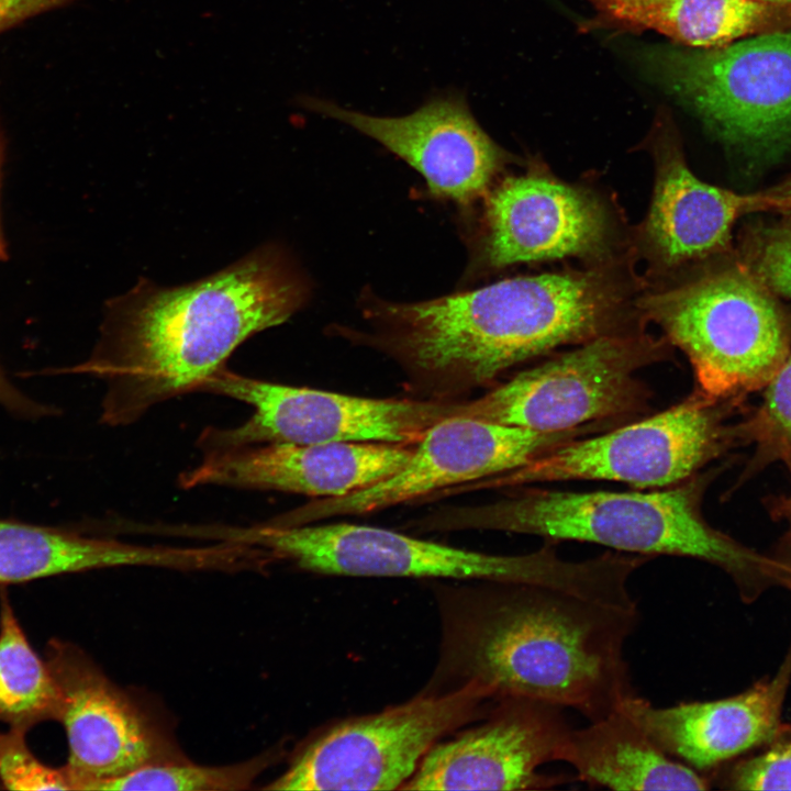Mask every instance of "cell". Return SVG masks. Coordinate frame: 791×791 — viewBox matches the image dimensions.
<instances>
[{
	"mask_svg": "<svg viewBox=\"0 0 791 791\" xmlns=\"http://www.w3.org/2000/svg\"><path fill=\"white\" fill-rule=\"evenodd\" d=\"M437 601L439 658L425 691L477 682L497 700H539L590 722L636 694L625 644L639 622L637 606L502 581L438 589Z\"/></svg>",
	"mask_w": 791,
	"mask_h": 791,
	"instance_id": "cell-1",
	"label": "cell"
},
{
	"mask_svg": "<svg viewBox=\"0 0 791 791\" xmlns=\"http://www.w3.org/2000/svg\"><path fill=\"white\" fill-rule=\"evenodd\" d=\"M309 293L305 276L274 243L187 285L161 287L142 277L107 301L90 356L59 372L103 381L100 422L126 426L197 392L241 344L286 322Z\"/></svg>",
	"mask_w": 791,
	"mask_h": 791,
	"instance_id": "cell-2",
	"label": "cell"
},
{
	"mask_svg": "<svg viewBox=\"0 0 791 791\" xmlns=\"http://www.w3.org/2000/svg\"><path fill=\"white\" fill-rule=\"evenodd\" d=\"M621 302L615 282L598 272L509 278L414 303L368 293L369 331L344 336L392 358L411 397L457 401L531 358L611 333Z\"/></svg>",
	"mask_w": 791,
	"mask_h": 791,
	"instance_id": "cell-3",
	"label": "cell"
},
{
	"mask_svg": "<svg viewBox=\"0 0 791 791\" xmlns=\"http://www.w3.org/2000/svg\"><path fill=\"white\" fill-rule=\"evenodd\" d=\"M704 482L694 479L640 491H558L530 488L492 503L438 511L421 521L426 531L491 530L578 541L616 552L690 557L742 580L771 561L712 527L701 511Z\"/></svg>",
	"mask_w": 791,
	"mask_h": 791,
	"instance_id": "cell-4",
	"label": "cell"
},
{
	"mask_svg": "<svg viewBox=\"0 0 791 791\" xmlns=\"http://www.w3.org/2000/svg\"><path fill=\"white\" fill-rule=\"evenodd\" d=\"M209 535L218 542L264 548L277 560L323 575L532 583L582 597H592L602 581L595 558L565 560L548 542L530 554L495 555L352 523L211 524Z\"/></svg>",
	"mask_w": 791,
	"mask_h": 791,
	"instance_id": "cell-5",
	"label": "cell"
},
{
	"mask_svg": "<svg viewBox=\"0 0 791 791\" xmlns=\"http://www.w3.org/2000/svg\"><path fill=\"white\" fill-rule=\"evenodd\" d=\"M773 292L731 268L647 296L646 315L688 357L698 390L725 400L765 387L791 348V328Z\"/></svg>",
	"mask_w": 791,
	"mask_h": 791,
	"instance_id": "cell-6",
	"label": "cell"
},
{
	"mask_svg": "<svg viewBox=\"0 0 791 791\" xmlns=\"http://www.w3.org/2000/svg\"><path fill=\"white\" fill-rule=\"evenodd\" d=\"M491 689L468 682L422 691L378 713L338 722L311 739L267 790H396L408 782L442 738L481 720Z\"/></svg>",
	"mask_w": 791,
	"mask_h": 791,
	"instance_id": "cell-7",
	"label": "cell"
},
{
	"mask_svg": "<svg viewBox=\"0 0 791 791\" xmlns=\"http://www.w3.org/2000/svg\"><path fill=\"white\" fill-rule=\"evenodd\" d=\"M197 392L224 396L254 408L250 417L235 427L204 428L197 439L203 454L272 443L414 446L436 423L463 416L467 401L357 397L259 380L227 366L204 379Z\"/></svg>",
	"mask_w": 791,
	"mask_h": 791,
	"instance_id": "cell-8",
	"label": "cell"
},
{
	"mask_svg": "<svg viewBox=\"0 0 791 791\" xmlns=\"http://www.w3.org/2000/svg\"><path fill=\"white\" fill-rule=\"evenodd\" d=\"M638 60L728 143L765 149L791 143V30L714 48L651 45Z\"/></svg>",
	"mask_w": 791,
	"mask_h": 791,
	"instance_id": "cell-9",
	"label": "cell"
},
{
	"mask_svg": "<svg viewBox=\"0 0 791 791\" xmlns=\"http://www.w3.org/2000/svg\"><path fill=\"white\" fill-rule=\"evenodd\" d=\"M665 352L649 336L606 333L468 399L464 416L537 432L619 422L647 409L636 372Z\"/></svg>",
	"mask_w": 791,
	"mask_h": 791,
	"instance_id": "cell-10",
	"label": "cell"
},
{
	"mask_svg": "<svg viewBox=\"0 0 791 791\" xmlns=\"http://www.w3.org/2000/svg\"><path fill=\"white\" fill-rule=\"evenodd\" d=\"M721 400L698 389L672 406L588 438H573L511 471L484 479L480 488L517 487L564 480H610L637 488L681 483L729 439Z\"/></svg>",
	"mask_w": 791,
	"mask_h": 791,
	"instance_id": "cell-11",
	"label": "cell"
},
{
	"mask_svg": "<svg viewBox=\"0 0 791 791\" xmlns=\"http://www.w3.org/2000/svg\"><path fill=\"white\" fill-rule=\"evenodd\" d=\"M604 427L605 423H590L537 432L460 415L447 417L424 434L408 461L391 476L346 495L319 498L267 522L292 526L380 511L511 471L561 443Z\"/></svg>",
	"mask_w": 791,
	"mask_h": 791,
	"instance_id": "cell-12",
	"label": "cell"
},
{
	"mask_svg": "<svg viewBox=\"0 0 791 791\" xmlns=\"http://www.w3.org/2000/svg\"><path fill=\"white\" fill-rule=\"evenodd\" d=\"M571 731L564 708L498 699L482 721L439 740L401 790H541L565 783L538 769L558 761Z\"/></svg>",
	"mask_w": 791,
	"mask_h": 791,
	"instance_id": "cell-13",
	"label": "cell"
},
{
	"mask_svg": "<svg viewBox=\"0 0 791 791\" xmlns=\"http://www.w3.org/2000/svg\"><path fill=\"white\" fill-rule=\"evenodd\" d=\"M46 661L60 693L73 790L96 791L145 765L182 758L148 713L78 648L53 642Z\"/></svg>",
	"mask_w": 791,
	"mask_h": 791,
	"instance_id": "cell-14",
	"label": "cell"
},
{
	"mask_svg": "<svg viewBox=\"0 0 791 791\" xmlns=\"http://www.w3.org/2000/svg\"><path fill=\"white\" fill-rule=\"evenodd\" d=\"M303 105L377 141L424 177L432 197L464 207L487 193L508 160L459 90L438 92L402 116L369 115L320 98Z\"/></svg>",
	"mask_w": 791,
	"mask_h": 791,
	"instance_id": "cell-15",
	"label": "cell"
},
{
	"mask_svg": "<svg viewBox=\"0 0 791 791\" xmlns=\"http://www.w3.org/2000/svg\"><path fill=\"white\" fill-rule=\"evenodd\" d=\"M476 266H505L597 255L609 235L602 205L548 176L504 178L483 196Z\"/></svg>",
	"mask_w": 791,
	"mask_h": 791,
	"instance_id": "cell-16",
	"label": "cell"
},
{
	"mask_svg": "<svg viewBox=\"0 0 791 791\" xmlns=\"http://www.w3.org/2000/svg\"><path fill=\"white\" fill-rule=\"evenodd\" d=\"M413 446L380 442L272 443L203 454L182 489L222 486L319 498L342 497L397 472Z\"/></svg>",
	"mask_w": 791,
	"mask_h": 791,
	"instance_id": "cell-17",
	"label": "cell"
},
{
	"mask_svg": "<svg viewBox=\"0 0 791 791\" xmlns=\"http://www.w3.org/2000/svg\"><path fill=\"white\" fill-rule=\"evenodd\" d=\"M790 679L791 650L773 678L734 697L655 706L634 694L617 708L668 755L701 772L776 736Z\"/></svg>",
	"mask_w": 791,
	"mask_h": 791,
	"instance_id": "cell-18",
	"label": "cell"
},
{
	"mask_svg": "<svg viewBox=\"0 0 791 791\" xmlns=\"http://www.w3.org/2000/svg\"><path fill=\"white\" fill-rule=\"evenodd\" d=\"M658 124V172L644 237L662 265L677 266L724 248L734 222L755 211V194L709 185L688 168L668 122Z\"/></svg>",
	"mask_w": 791,
	"mask_h": 791,
	"instance_id": "cell-19",
	"label": "cell"
},
{
	"mask_svg": "<svg viewBox=\"0 0 791 791\" xmlns=\"http://www.w3.org/2000/svg\"><path fill=\"white\" fill-rule=\"evenodd\" d=\"M594 15L584 31H655L692 48L721 47L791 30V5L759 0H584Z\"/></svg>",
	"mask_w": 791,
	"mask_h": 791,
	"instance_id": "cell-20",
	"label": "cell"
},
{
	"mask_svg": "<svg viewBox=\"0 0 791 791\" xmlns=\"http://www.w3.org/2000/svg\"><path fill=\"white\" fill-rule=\"evenodd\" d=\"M193 561L189 546L132 544L73 528L0 519V584L116 567L186 571Z\"/></svg>",
	"mask_w": 791,
	"mask_h": 791,
	"instance_id": "cell-21",
	"label": "cell"
},
{
	"mask_svg": "<svg viewBox=\"0 0 791 791\" xmlns=\"http://www.w3.org/2000/svg\"><path fill=\"white\" fill-rule=\"evenodd\" d=\"M577 779L612 790H706L709 780L671 757L619 708L571 728L558 756Z\"/></svg>",
	"mask_w": 791,
	"mask_h": 791,
	"instance_id": "cell-22",
	"label": "cell"
},
{
	"mask_svg": "<svg viewBox=\"0 0 791 791\" xmlns=\"http://www.w3.org/2000/svg\"><path fill=\"white\" fill-rule=\"evenodd\" d=\"M60 693L47 661L31 647L7 592L0 594V721L26 731L58 721Z\"/></svg>",
	"mask_w": 791,
	"mask_h": 791,
	"instance_id": "cell-23",
	"label": "cell"
},
{
	"mask_svg": "<svg viewBox=\"0 0 791 791\" xmlns=\"http://www.w3.org/2000/svg\"><path fill=\"white\" fill-rule=\"evenodd\" d=\"M279 756L275 750L248 761L211 767L183 758L157 761L100 783L98 791H235L249 789L255 779Z\"/></svg>",
	"mask_w": 791,
	"mask_h": 791,
	"instance_id": "cell-24",
	"label": "cell"
},
{
	"mask_svg": "<svg viewBox=\"0 0 791 791\" xmlns=\"http://www.w3.org/2000/svg\"><path fill=\"white\" fill-rule=\"evenodd\" d=\"M765 387L761 405L734 433L749 436L764 453L782 458L791 453V353Z\"/></svg>",
	"mask_w": 791,
	"mask_h": 791,
	"instance_id": "cell-25",
	"label": "cell"
},
{
	"mask_svg": "<svg viewBox=\"0 0 791 791\" xmlns=\"http://www.w3.org/2000/svg\"><path fill=\"white\" fill-rule=\"evenodd\" d=\"M24 731L0 733V781L11 790H73L65 768L41 762L30 750Z\"/></svg>",
	"mask_w": 791,
	"mask_h": 791,
	"instance_id": "cell-26",
	"label": "cell"
},
{
	"mask_svg": "<svg viewBox=\"0 0 791 791\" xmlns=\"http://www.w3.org/2000/svg\"><path fill=\"white\" fill-rule=\"evenodd\" d=\"M746 269L770 291L791 299V224L764 230L747 247Z\"/></svg>",
	"mask_w": 791,
	"mask_h": 791,
	"instance_id": "cell-27",
	"label": "cell"
},
{
	"mask_svg": "<svg viewBox=\"0 0 791 791\" xmlns=\"http://www.w3.org/2000/svg\"><path fill=\"white\" fill-rule=\"evenodd\" d=\"M727 782L737 790H791V738L740 762Z\"/></svg>",
	"mask_w": 791,
	"mask_h": 791,
	"instance_id": "cell-28",
	"label": "cell"
},
{
	"mask_svg": "<svg viewBox=\"0 0 791 791\" xmlns=\"http://www.w3.org/2000/svg\"><path fill=\"white\" fill-rule=\"evenodd\" d=\"M70 0H0V33L22 21L51 9L63 7Z\"/></svg>",
	"mask_w": 791,
	"mask_h": 791,
	"instance_id": "cell-29",
	"label": "cell"
},
{
	"mask_svg": "<svg viewBox=\"0 0 791 791\" xmlns=\"http://www.w3.org/2000/svg\"><path fill=\"white\" fill-rule=\"evenodd\" d=\"M0 405L21 417L33 419L41 411V404L20 391L0 367Z\"/></svg>",
	"mask_w": 791,
	"mask_h": 791,
	"instance_id": "cell-30",
	"label": "cell"
},
{
	"mask_svg": "<svg viewBox=\"0 0 791 791\" xmlns=\"http://www.w3.org/2000/svg\"><path fill=\"white\" fill-rule=\"evenodd\" d=\"M755 210H773L791 214V179L766 193H756Z\"/></svg>",
	"mask_w": 791,
	"mask_h": 791,
	"instance_id": "cell-31",
	"label": "cell"
},
{
	"mask_svg": "<svg viewBox=\"0 0 791 791\" xmlns=\"http://www.w3.org/2000/svg\"><path fill=\"white\" fill-rule=\"evenodd\" d=\"M782 458L786 460V463L788 464V466L791 469V453L786 454ZM780 511H781L783 517L787 519L791 523V492L787 498H784L782 500L781 505H780Z\"/></svg>",
	"mask_w": 791,
	"mask_h": 791,
	"instance_id": "cell-32",
	"label": "cell"
},
{
	"mask_svg": "<svg viewBox=\"0 0 791 791\" xmlns=\"http://www.w3.org/2000/svg\"><path fill=\"white\" fill-rule=\"evenodd\" d=\"M0 161H1V145H0ZM4 255V245L2 242L1 231H0V258Z\"/></svg>",
	"mask_w": 791,
	"mask_h": 791,
	"instance_id": "cell-33",
	"label": "cell"
},
{
	"mask_svg": "<svg viewBox=\"0 0 791 791\" xmlns=\"http://www.w3.org/2000/svg\"><path fill=\"white\" fill-rule=\"evenodd\" d=\"M759 1L781 3V4H790V5H791V0H759Z\"/></svg>",
	"mask_w": 791,
	"mask_h": 791,
	"instance_id": "cell-34",
	"label": "cell"
},
{
	"mask_svg": "<svg viewBox=\"0 0 791 791\" xmlns=\"http://www.w3.org/2000/svg\"><path fill=\"white\" fill-rule=\"evenodd\" d=\"M789 573H791V571H789Z\"/></svg>",
	"mask_w": 791,
	"mask_h": 791,
	"instance_id": "cell-35",
	"label": "cell"
}]
</instances>
